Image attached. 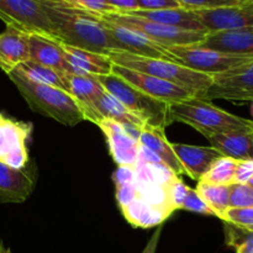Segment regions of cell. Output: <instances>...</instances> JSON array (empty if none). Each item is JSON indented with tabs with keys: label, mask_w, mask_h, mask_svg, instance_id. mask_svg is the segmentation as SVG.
<instances>
[{
	"label": "cell",
	"mask_w": 253,
	"mask_h": 253,
	"mask_svg": "<svg viewBox=\"0 0 253 253\" xmlns=\"http://www.w3.org/2000/svg\"><path fill=\"white\" fill-rule=\"evenodd\" d=\"M203 99L253 101V61L212 76V85Z\"/></svg>",
	"instance_id": "8fae6325"
},
{
	"label": "cell",
	"mask_w": 253,
	"mask_h": 253,
	"mask_svg": "<svg viewBox=\"0 0 253 253\" xmlns=\"http://www.w3.org/2000/svg\"><path fill=\"white\" fill-rule=\"evenodd\" d=\"M253 178V160L237 161L236 173H235V183L237 184H247Z\"/></svg>",
	"instance_id": "74e56055"
},
{
	"label": "cell",
	"mask_w": 253,
	"mask_h": 253,
	"mask_svg": "<svg viewBox=\"0 0 253 253\" xmlns=\"http://www.w3.org/2000/svg\"><path fill=\"white\" fill-rule=\"evenodd\" d=\"M0 253H11L9 247H5L2 242H0Z\"/></svg>",
	"instance_id": "b9f144b4"
},
{
	"label": "cell",
	"mask_w": 253,
	"mask_h": 253,
	"mask_svg": "<svg viewBox=\"0 0 253 253\" xmlns=\"http://www.w3.org/2000/svg\"><path fill=\"white\" fill-rule=\"evenodd\" d=\"M197 192L215 212L216 217L224 220V215L230 209V185L208 184L198 182Z\"/></svg>",
	"instance_id": "4316f807"
},
{
	"label": "cell",
	"mask_w": 253,
	"mask_h": 253,
	"mask_svg": "<svg viewBox=\"0 0 253 253\" xmlns=\"http://www.w3.org/2000/svg\"><path fill=\"white\" fill-rule=\"evenodd\" d=\"M180 7L185 10H210L219 7L236 6V5L246 4L251 0H177Z\"/></svg>",
	"instance_id": "1f68e13d"
},
{
	"label": "cell",
	"mask_w": 253,
	"mask_h": 253,
	"mask_svg": "<svg viewBox=\"0 0 253 253\" xmlns=\"http://www.w3.org/2000/svg\"><path fill=\"white\" fill-rule=\"evenodd\" d=\"M15 69L17 72H20L22 76L36 82V83L56 86V88L66 90L68 93V86H67L66 78L61 73L54 71V69L48 68L46 66H42V64L36 63L34 61H30V59Z\"/></svg>",
	"instance_id": "83f0119b"
},
{
	"label": "cell",
	"mask_w": 253,
	"mask_h": 253,
	"mask_svg": "<svg viewBox=\"0 0 253 253\" xmlns=\"http://www.w3.org/2000/svg\"><path fill=\"white\" fill-rule=\"evenodd\" d=\"M30 61L54 69L64 74H76L71 64L66 61L62 43L57 40L42 36V35H30Z\"/></svg>",
	"instance_id": "e0dca14e"
},
{
	"label": "cell",
	"mask_w": 253,
	"mask_h": 253,
	"mask_svg": "<svg viewBox=\"0 0 253 253\" xmlns=\"http://www.w3.org/2000/svg\"><path fill=\"white\" fill-rule=\"evenodd\" d=\"M168 110L172 123L178 121L189 125L207 138L227 131L252 130V120L234 115L214 105L210 100L198 96H190L185 100L169 104Z\"/></svg>",
	"instance_id": "7a4b0ae2"
},
{
	"label": "cell",
	"mask_w": 253,
	"mask_h": 253,
	"mask_svg": "<svg viewBox=\"0 0 253 253\" xmlns=\"http://www.w3.org/2000/svg\"><path fill=\"white\" fill-rule=\"evenodd\" d=\"M68 93L73 96L83 113L84 119L98 125L103 118L95 109V103L105 91L96 76L90 74H64Z\"/></svg>",
	"instance_id": "2e32d148"
},
{
	"label": "cell",
	"mask_w": 253,
	"mask_h": 253,
	"mask_svg": "<svg viewBox=\"0 0 253 253\" xmlns=\"http://www.w3.org/2000/svg\"><path fill=\"white\" fill-rule=\"evenodd\" d=\"M99 19L101 20L109 37H110L114 51H123L133 54V56L169 61L167 49L165 47L160 46L158 43L153 42L152 40L143 36L140 32L133 31V30L124 27L121 25L114 24V22L108 21V20L101 19V17H99Z\"/></svg>",
	"instance_id": "7c38bea8"
},
{
	"label": "cell",
	"mask_w": 253,
	"mask_h": 253,
	"mask_svg": "<svg viewBox=\"0 0 253 253\" xmlns=\"http://www.w3.org/2000/svg\"><path fill=\"white\" fill-rule=\"evenodd\" d=\"M138 10H162L180 7L177 0H136Z\"/></svg>",
	"instance_id": "f35d334b"
},
{
	"label": "cell",
	"mask_w": 253,
	"mask_h": 253,
	"mask_svg": "<svg viewBox=\"0 0 253 253\" xmlns=\"http://www.w3.org/2000/svg\"><path fill=\"white\" fill-rule=\"evenodd\" d=\"M121 211L133 227H142V229L160 226L167 219L168 215H170L167 210L152 205L140 197L123 208Z\"/></svg>",
	"instance_id": "d4e9b609"
},
{
	"label": "cell",
	"mask_w": 253,
	"mask_h": 253,
	"mask_svg": "<svg viewBox=\"0 0 253 253\" xmlns=\"http://www.w3.org/2000/svg\"><path fill=\"white\" fill-rule=\"evenodd\" d=\"M226 245L236 253H253V231L225 222Z\"/></svg>",
	"instance_id": "f546056e"
},
{
	"label": "cell",
	"mask_w": 253,
	"mask_h": 253,
	"mask_svg": "<svg viewBox=\"0 0 253 253\" xmlns=\"http://www.w3.org/2000/svg\"><path fill=\"white\" fill-rule=\"evenodd\" d=\"M108 57L115 66L160 78L190 91L198 98H204L205 93L212 85L211 76L198 73L166 59L133 56L123 51H110Z\"/></svg>",
	"instance_id": "277c9868"
},
{
	"label": "cell",
	"mask_w": 253,
	"mask_h": 253,
	"mask_svg": "<svg viewBox=\"0 0 253 253\" xmlns=\"http://www.w3.org/2000/svg\"><path fill=\"white\" fill-rule=\"evenodd\" d=\"M224 222L235 225L241 229L253 231V208L245 209H232L230 208L224 215Z\"/></svg>",
	"instance_id": "836d02e7"
},
{
	"label": "cell",
	"mask_w": 253,
	"mask_h": 253,
	"mask_svg": "<svg viewBox=\"0 0 253 253\" xmlns=\"http://www.w3.org/2000/svg\"><path fill=\"white\" fill-rule=\"evenodd\" d=\"M7 76L16 85L17 90L30 108L36 113L69 127L85 120L77 101L66 90L47 84L36 83L22 76L16 69L7 73Z\"/></svg>",
	"instance_id": "3957f363"
},
{
	"label": "cell",
	"mask_w": 253,
	"mask_h": 253,
	"mask_svg": "<svg viewBox=\"0 0 253 253\" xmlns=\"http://www.w3.org/2000/svg\"><path fill=\"white\" fill-rule=\"evenodd\" d=\"M29 36L11 26L0 34V68L6 74L30 59Z\"/></svg>",
	"instance_id": "ffe728a7"
},
{
	"label": "cell",
	"mask_w": 253,
	"mask_h": 253,
	"mask_svg": "<svg viewBox=\"0 0 253 253\" xmlns=\"http://www.w3.org/2000/svg\"><path fill=\"white\" fill-rule=\"evenodd\" d=\"M105 2L115 9L116 12H128L138 10L136 0H105Z\"/></svg>",
	"instance_id": "ab89813d"
},
{
	"label": "cell",
	"mask_w": 253,
	"mask_h": 253,
	"mask_svg": "<svg viewBox=\"0 0 253 253\" xmlns=\"http://www.w3.org/2000/svg\"><path fill=\"white\" fill-rule=\"evenodd\" d=\"M99 17L114 24L121 25L124 27L137 31L152 40L165 48L175 46H190L198 44L207 37L208 32L189 31V30L178 29V27L168 26V25L158 24L150 20L141 19L132 15L121 14V12H111V14H96Z\"/></svg>",
	"instance_id": "8992f818"
},
{
	"label": "cell",
	"mask_w": 253,
	"mask_h": 253,
	"mask_svg": "<svg viewBox=\"0 0 253 253\" xmlns=\"http://www.w3.org/2000/svg\"><path fill=\"white\" fill-rule=\"evenodd\" d=\"M237 161L229 157H220L215 161L207 173L199 182L216 185L235 184V173H236Z\"/></svg>",
	"instance_id": "f1b7e54d"
},
{
	"label": "cell",
	"mask_w": 253,
	"mask_h": 253,
	"mask_svg": "<svg viewBox=\"0 0 253 253\" xmlns=\"http://www.w3.org/2000/svg\"><path fill=\"white\" fill-rule=\"evenodd\" d=\"M36 180L37 170L34 163L16 169L0 162V203H24L34 192Z\"/></svg>",
	"instance_id": "9a60e30c"
},
{
	"label": "cell",
	"mask_w": 253,
	"mask_h": 253,
	"mask_svg": "<svg viewBox=\"0 0 253 253\" xmlns=\"http://www.w3.org/2000/svg\"><path fill=\"white\" fill-rule=\"evenodd\" d=\"M166 49L170 62L211 77L253 61V57L221 53L198 44L175 46Z\"/></svg>",
	"instance_id": "52a82bcc"
},
{
	"label": "cell",
	"mask_w": 253,
	"mask_h": 253,
	"mask_svg": "<svg viewBox=\"0 0 253 253\" xmlns=\"http://www.w3.org/2000/svg\"><path fill=\"white\" fill-rule=\"evenodd\" d=\"M59 1L68 4L77 9L84 10V11L93 12V14H111L116 12L115 9L108 5L105 0H59Z\"/></svg>",
	"instance_id": "8d00e7d4"
},
{
	"label": "cell",
	"mask_w": 253,
	"mask_h": 253,
	"mask_svg": "<svg viewBox=\"0 0 253 253\" xmlns=\"http://www.w3.org/2000/svg\"><path fill=\"white\" fill-rule=\"evenodd\" d=\"M188 185L184 184L180 177L172 175L165 185V197L167 207L170 211L182 209L183 203L188 193Z\"/></svg>",
	"instance_id": "4dcf8cb0"
},
{
	"label": "cell",
	"mask_w": 253,
	"mask_h": 253,
	"mask_svg": "<svg viewBox=\"0 0 253 253\" xmlns=\"http://www.w3.org/2000/svg\"><path fill=\"white\" fill-rule=\"evenodd\" d=\"M230 208L245 209L253 208V188L250 184L230 185Z\"/></svg>",
	"instance_id": "d6a6232c"
},
{
	"label": "cell",
	"mask_w": 253,
	"mask_h": 253,
	"mask_svg": "<svg viewBox=\"0 0 253 253\" xmlns=\"http://www.w3.org/2000/svg\"><path fill=\"white\" fill-rule=\"evenodd\" d=\"M95 109L103 119H108V120L116 121V123L124 124V125H131L140 128L145 125L140 119L131 114L118 99L114 98L106 90L96 100Z\"/></svg>",
	"instance_id": "484cf974"
},
{
	"label": "cell",
	"mask_w": 253,
	"mask_h": 253,
	"mask_svg": "<svg viewBox=\"0 0 253 253\" xmlns=\"http://www.w3.org/2000/svg\"><path fill=\"white\" fill-rule=\"evenodd\" d=\"M98 126L105 136L109 152L114 162L119 167L135 169L140 162L141 148H142L138 140L141 128L131 125H124L108 119H103Z\"/></svg>",
	"instance_id": "9c48e42d"
},
{
	"label": "cell",
	"mask_w": 253,
	"mask_h": 253,
	"mask_svg": "<svg viewBox=\"0 0 253 253\" xmlns=\"http://www.w3.org/2000/svg\"><path fill=\"white\" fill-rule=\"evenodd\" d=\"M121 14L132 15L141 19L150 20L168 26L178 27V29L189 30V31L208 32L198 20L197 15L192 10H185L183 7L178 9H162V10H135V11L121 12ZM209 34V32H208Z\"/></svg>",
	"instance_id": "cb8c5ba5"
},
{
	"label": "cell",
	"mask_w": 253,
	"mask_h": 253,
	"mask_svg": "<svg viewBox=\"0 0 253 253\" xmlns=\"http://www.w3.org/2000/svg\"><path fill=\"white\" fill-rule=\"evenodd\" d=\"M198 20L208 32L253 30V2L210 10H195Z\"/></svg>",
	"instance_id": "4fadbf2b"
},
{
	"label": "cell",
	"mask_w": 253,
	"mask_h": 253,
	"mask_svg": "<svg viewBox=\"0 0 253 253\" xmlns=\"http://www.w3.org/2000/svg\"><path fill=\"white\" fill-rule=\"evenodd\" d=\"M116 185V200L120 209L125 208L130 203H132L136 198H138V189L136 185L135 178L125 180V182L115 183Z\"/></svg>",
	"instance_id": "d590c367"
},
{
	"label": "cell",
	"mask_w": 253,
	"mask_h": 253,
	"mask_svg": "<svg viewBox=\"0 0 253 253\" xmlns=\"http://www.w3.org/2000/svg\"><path fill=\"white\" fill-rule=\"evenodd\" d=\"M37 1L48 16L61 43L106 56L114 51L110 37L95 14L77 9L59 0Z\"/></svg>",
	"instance_id": "6da1fadb"
},
{
	"label": "cell",
	"mask_w": 253,
	"mask_h": 253,
	"mask_svg": "<svg viewBox=\"0 0 253 253\" xmlns=\"http://www.w3.org/2000/svg\"><path fill=\"white\" fill-rule=\"evenodd\" d=\"M138 140L142 147L150 151L153 156L157 157V160L169 170L172 174L179 175L185 174L177 155L172 148V143L167 140L165 135V131L158 130L152 126L143 125L141 127Z\"/></svg>",
	"instance_id": "44dd1931"
},
{
	"label": "cell",
	"mask_w": 253,
	"mask_h": 253,
	"mask_svg": "<svg viewBox=\"0 0 253 253\" xmlns=\"http://www.w3.org/2000/svg\"><path fill=\"white\" fill-rule=\"evenodd\" d=\"M172 148L177 155L185 174L197 182L202 179L212 163L221 157V155L211 146L205 147L185 143H172Z\"/></svg>",
	"instance_id": "d6986e66"
},
{
	"label": "cell",
	"mask_w": 253,
	"mask_h": 253,
	"mask_svg": "<svg viewBox=\"0 0 253 253\" xmlns=\"http://www.w3.org/2000/svg\"><path fill=\"white\" fill-rule=\"evenodd\" d=\"M247 184H250V185H251V187L253 188V178H252V179H251V180H250V182H249V183H247Z\"/></svg>",
	"instance_id": "7bdbcfd3"
},
{
	"label": "cell",
	"mask_w": 253,
	"mask_h": 253,
	"mask_svg": "<svg viewBox=\"0 0 253 253\" xmlns=\"http://www.w3.org/2000/svg\"><path fill=\"white\" fill-rule=\"evenodd\" d=\"M198 46L234 56L253 57V30L209 32Z\"/></svg>",
	"instance_id": "ac0fdd59"
},
{
	"label": "cell",
	"mask_w": 253,
	"mask_h": 253,
	"mask_svg": "<svg viewBox=\"0 0 253 253\" xmlns=\"http://www.w3.org/2000/svg\"><path fill=\"white\" fill-rule=\"evenodd\" d=\"M96 79L109 94L118 99L145 125L165 131V128L172 124L168 110L169 104L151 98L114 73L96 76Z\"/></svg>",
	"instance_id": "5b68a950"
},
{
	"label": "cell",
	"mask_w": 253,
	"mask_h": 253,
	"mask_svg": "<svg viewBox=\"0 0 253 253\" xmlns=\"http://www.w3.org/2000/svg\"><path fill=\"white\" fill-rule=\"evenodd\" d=\"M182 209L187 210V211L197 212V214L207 215V216H216L215 212L208 207L207 203L202 199L197 189H193L190 187L188 188L187 197H185L184 203H183Z\"/></svg>",
	"instance_id": "e575fe53"
},
{
	"label": "cell",
	"mask_w": 253,
	"mask_h": 253,
	"mask_svg": "<svg viewBox=\"0 0 253 253\" xmlns=\"http://www.w3.org/2000/svg\"><path fill=\"white\" fill-rule=\"evenodd\" d=\"M66 61L71 64L76 74L108 76L113 73V62L106 54L77 48L62 43Z\"/></svg>",
	"instance_id": "603a6c76"
},
{
	"label": "cell",
	"mask_w": 253,
	"mask_h": 253,
	"mask_svg": "<svg viewBox=\"0 0 253 253\" xmlns=\"http://www.w3.org/2000/svg\"><path fill=\"white\" fill-rule=\"evenodd\" d=\"M209 142L222 157L235 161L253 160V132L249 131H227L210 136Z\"/></svg>",
	"instance_id": "7402d4cb"
},
{
	"label": "cell",
	"mask_w": 253,
	"mask_h": 253,
	"mask_svg": "<svg viewBox=\"0 0 253 253\" xmlns=\"http://www.w3.org/2000/svg\"><path fill=\"white\" fill-rule=\"evenodd\" d=\"M251 1H252V2H253V0H251Z\"/></svg>",
	"instance_id": "f6af8a7d"
},
{
	"label": "cell",
	"mask_w": 253,
	"mask_h": 253,
	"mask_svg": "<svg viewBox=\"0 0 253 253\" xmlns=\"http://www.w3.org/2000/svg\"><path fill=\"white\" fill-rule=\"evenodd\" d=\"M252 132H253V125H252Z\"/></svg>",
	"instance_id": "ee69618b"
},
{
	"label": "cell",
	"mask_w": 253,
	"mask_h": 253,
	"mask_svg": "<svg viewBox=\"0 0 253 253\" xmlns=\"http://www.w3.org/2000/svg\"><path fill=\"white\" fill-rule=\"evenodd\" d=\"M0 20L6 26L29 35H42L57 40L53 26L37 0H0Z\"/></svg>",
	"instance_id": "ba28073f"
},
{
	"label": "cell",
	"mask_w": 253,
	"mask_h": 253,
	"mask_svg": "<svg viewBox=\"0 0 253 253\" xmlns=\"http://www.w3.org/2000/svg\"><path fill=\"white\" fill-rule=\"evenodd\" d=\"M161 234H162V226H158L157 230H156L155 234L152 235V237L150 239V241L147 242L146 247L143 249V251L141 253H156L157 251V246H158V242H160V237Z\"/></svg>",
	"instance_id": "60d3db41"
},
{
	"label": "cell",
	"mask_w": 253,
	"mask_h": 253,
	"mask_svg": "<svg viewBox=\"0 0 253 253\" xmlns=\"http://www.w3.org/2000/svg\"><path fill=\"white\" fill-rule=\"evenodd\" d=\"M113 73L123 78L124 81L127 82L128 84L135 86L142 93L147 94L151 98L157 99L163 103H178V101L185 100L190 96H194L190 91L174 85V84L168 83V82L156 78V77L148 76V74L115 66V64L113 66Z\"/></svg>",
	"instance_id": "5bb4252c"
},
{
	"label": "cell",
	"mask_w": 253,
	"mask_h": 253,
	"mask_svg": "<svg viewBox=\"0 0 253 253\" xmlns=\"http://www.w3.org/2000/svg\"><path fill=\"white\" fill-rule=\"evenodd\" d=\"M32 133V124L17 121L0 113V162L16 169L30 163L27 141Z\"/></svg>",
	"instance_id": "30bf717a"
}]
</instances>
